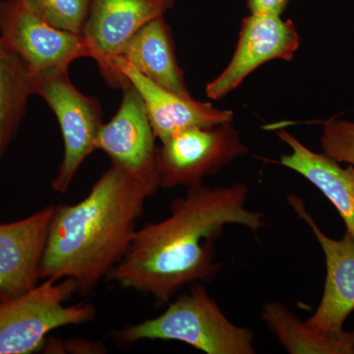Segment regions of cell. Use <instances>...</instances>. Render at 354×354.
Segmentation results:
<instances>
[{
  "instance_id": "7c38bea8",
  "label": "cell",
  "mask_w": 354,
  "mask_h": 354,
  "mask_svg": "<svg viewBox=\"0 0 354 354\" xmlns=\"http://www.w3.org/2000/svg\"><path fill=\"white\" fill-rule=\"evenodd\" d=\"M122 92L118 113L109 122L104 123L100 131L97 150L106 153L111 158V165L138 176L158 179L157 138L145 106L131 85Z\"/></svg>"
},
{
  "instance_id": "9c48e42d",
  "label": "cell",
  "mask_w": 354,
  "mask_h": 354,
  "mask_svg": "<svg viewBox=\"0 0 354 354\" xmlns=\"http://www.w3.org/2000/svg\"><path fill=\"white\" fill-rule=\"evenodd\" d=\"M298 218L304 220L320 244L326 261V279L322 299L313 315L305 321L310 329L322 337L341 339L351 332L344 324L354 310V241L346 232L342 239L324 234L307 212L305 203L297 195L288 197Z\"/></svg>"
},
{
  "instance_id": "52a82bcc",
  "label": "cell",
  "mask_w": 354,
  "mask_h": 354,
  "mask_svg": "<svg viewBox=\"0 0 354 354\" xmlns=\"http://www.w3.org/2000/svg\"><path fill=\"white\" fill-rule=\"evenodd\" d=\"M174 6V0H90L82 36L109 86L129 87V81L114 69V59L133 35Z\"/></svg>"
},
{
  "instance_id": "8fae6325",
  "label": "cell",
  "mask_w": 354,
  "mask_h": 354,
  "mask_svg": "<svg viewBox=\"0 0 354 354\" xmlns=\"http://www.w3.org/2000/svg\"><path fill=\"white\" fill-rule=\"evenodd\" d=\"M55 206L0 223V302L25 295L39 285L41 262Z\"/></svg>"
},
{
  "instance_id": "ac0fdd59",
  "label": "cell",
  "mask_w": 354,
  "mask_h": 354,
  "mask_svg": "<svg viewBox=\"0 0 354 354\" xmlns=\"http://www.w3.org/2000/svg\"><path fill=\"white\" fill-rule=\"evenodd\" d=\"M35 15L57 29L82 35L90 0H21Z\"/></svg>"
},
{
  "instance_id": "2e32d148",
  "label": "cell",
  "mask_w": 354,
  "mask_h": 354,
  "mask_svg": "<svg viewBox=\"0 0 354 354\" xmlns=\"http://www.w3.org/2000/svg\"><path fill=\"white\" fill-rule=\"evenodd\" d=\"M31 95L29 69L0 39V165L17 136Z\"/></svg>"
},
{
  "instance_id": "5b68a950",
  "label": "cell",
  "mask_w": 354,
  "mask_h": 354,
  "mask_svg": "<svg viewBox=\"0 0 354 354\" xmlns=\"http://www.w3.org/2000/svg\"><path fill=\"white\" fill-rule=\"evenodd\" d=\"M69 68L50 70L32 75V95L46 102L59 124L64 140V157L53 189L65 194L81 165L94 151L102 125L101 102L84 95L73 85Z\"/></svg>"
},
{
  "instance_id": "6da1fadb",
  "label": "cell",
  "mask_w": 354,
  "mask_h": 354,
  "mask_svg": "<svg viewBox=\"0 0 354 354\" xmlns=\"http://www.w3.org/2000/svg\"><path fill=\"white\" fill-rule=\"evenodd\" d=\"M248 195L244 183L188 187L185 196L172 202L167 218L137 230L124 257L106 279L152 297L158 305L169 302L184 286L211 281L221 268L215 242L225 227H265L264 215L247 208Z\"/></svg>"
},
{
  "instance_id": "277c9868",
  "label": "cell",
  "mask_w": 354,
  "mask_h": 354,
  "mask_svg": "<svg viewBox=\"0 0 354 354\" xmlns=\"http://www.w3.org/2000/svg\"><path fill=\"white\" fill-rule=\"evenodd\" d=\"M74 293L72 279H48L25 295L0 302V354L37 353L53 330L94 321V305H66Z\"/></svg>"
},
{
  "instance_id": "ffe728a7",
  "label": "cell",
  "mask_w": 354,
  "mask_h": 354,
  "mask_svg": "<svg viewBox=\"0 0 354 354\" xmlns=\"http://www.w3.org/2000/svg\"><path fill=\"white\" fill-rule=\"evenodd\" d=\"M290 0H247L250 13H266L281 16Z\"/></svg>"
},
{
  "instance_id": "e0dca14e",
  "label": "cell",
  "mask_w": 354,
  "mask_h": 354,
  "mask_svg": "<svg viewBox=\"0 0 354 354\" xmlns=\"http://www.w3.org/2000/svg\"><path fill=\"white\" fill-rule=\"evenodd\" d=\"M261 317L290 353L354 354V332L342 339L322 337L281 302H267Z\"/></svg>"
},
{
  "instance_id": "4fadbf2b",
  "label": "cell",
  "mask_w": 354,
  "mask_h": 354,
  "mask_svg": "<svg viewBox=\"0 0 354 354\" xmlns=\"http://www.w3.org/2000/svg\"><path fill=\"white\" fill-rule=\"evenodd\" d=\"M113 67L139 93L156 138L160 142L187 128L216 127L234 118L232 111L216 109L209 102L196 101L153 83L122 60H114Z\"/></svg>"
},
{
  "instance_id": "7a4b0ae2",
  "label": "cell",
  "mask_w": 354,
  "mask_h": 354,
  "mask_svg": "<svg viewBox=\"0 0 354 354\" xmlns=\"http://www.w3.org/2000/svg\"><path fill=\"white\" fill-rule=\"evenodd\" d=\"M157 178L111 165L75 205L55 206L41 278L70 279L76 292H93L124 257Z\"/></svg>"
},
{
  "instance_id": "8992f818",
  "label": "cell",
  "mask_w": 354,
  "mask_h": 354,
  "mask_svg": "<svg viewBox=\"0 0 354 354\" xmlns=\"http://www.w3.org/2000/svg\"><path fill=\"white\" fill-rule=\"evenodd\" d=\"M157 149L160 188L202 183L248 152L232 121L213 127H191L160 142Z\"/></svg>"
},
{
  "instance_id": "ba28073f",
  "label": "cell",
  "mask_w": 354,
  "mask_h": 354,
  "mask_svg": "<svg viewBox=\"0 0 354 354\" xmlns=\"http://www.w3.org/2000/svg\"><path fill=\"white\" fill-rule=\"evenodd\" d=\"M0 39L23 60L31 75L69 68L74 60L91 58L82 35L53 27L21 0H0Z\"/></svg>"
},
{
  "instance_id": "30bf717a",
  "label": "cell",
  "mask_w": 354,
  "mask_h": 354,
  "mask_svg": "<svg viewBox=\"0 0 354 354\" xmlns=\"http://www.w3.org/2000/svg\"><path fill=\"white\" fill-rule=\"evenodd\" d=\"M300 46L291 20L266 13H250L242 21L239 43L225 69L207 85L209 99H223L258 67L274 59L290 62Z\"/></svg>"
},
{
  "instance_id": "3957f363",
  "label": "cell",
  "mask_w": 354,
  "mask_h": 354,
  "mask_svg": "<svg viewBox=\"0 0 354 354\" xmlns=\"http://www.w3.org/2000/svg\"><path fill=\"white\" fill-rule=\"evenodd\" d=\"M113 337L121 346L162 339L184 342L208 354L257 353L253 333L230 322L202 283H193L160 316L125 326Z\"/></svg>"
},
{
  "instance_id": "d6986e66",
  "label": "cell",
  "mask_w": 354,
  "mask_h": 354,
  "mask_svg": "<svg viewBox=\"0 0 354 354\" xmlns=\"http://www.w3.org/2000/svg\"><path fill=\"white\" fill-rule=\"evenodd\" d=\"M321 145L323 152L337 160L354 167V122L330 120L323 125Z\"/></svg>"
},
{
  "instance_id": "9a60e30c",
  "label": "cell",
  "mask_w": 354,
  "mask_h": 354,
  "mask_svg": "<svg viewBox=\"0 0 354 354\" xmlns=\"http://www.w3.org/2000/svg\"><path fill=\"white\" fill-rule=\"evenodd\" d=\"M115 59L127 62L142 75L167 90L192 97L177 62L171 27L165 16L150 21L133 35Z\"/></svg>"
},
{
  "instance_id": "5bb4252c",
  "label": "cell",
  "mask_w": 354,
  "mask_h": 354,
  "mask_svg": "<svg viewBox=\"0 0 354 354\" xmlns=\"http://www.w3.org/2000/svg\"><path fill=\"white\" fill-rule=\"evenodd\" d=\"M278 136L290 148L279 164L304 176L325 195L354 241V167H342L326 153L313 152L286 130L279 131Z\"/></svg>"
}]
</instances>
